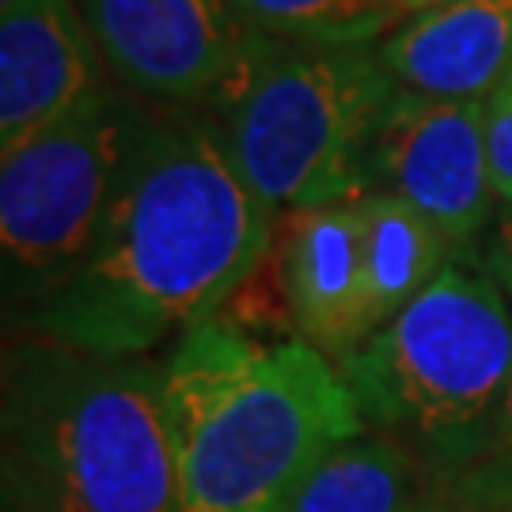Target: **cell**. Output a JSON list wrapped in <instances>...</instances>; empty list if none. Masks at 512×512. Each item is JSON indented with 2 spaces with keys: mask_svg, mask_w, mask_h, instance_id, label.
<instances>
[{
  "mask_svg": "<svg viewBox=\"0 0 512 512\" xmlns=\"http://www.w3.org/2000/svg\"><path fill=\"white\" fill-rule=\"evenodd\" d=\"M437 478L403 440L361 433L327 456L281 512H437Z\"/></svg>",
  "mask_w": 512,
  "mask_h": 512,
  "instance_id": "7c38bea8",
  "label": "cell"
},
{
  "mask_svg": "<svg viewBox=\"0 0 512 512\" xmlns=\"http://www.w3.org/2000/svg\"><path fill=\"white\" fill-rule=\"evenodd\" d=\"M399 80L380 46H304L255 35L220 88V133L243 179L274 209L357 202L368 194L372 133Z\"/></svg>",
  "mask_w": 512,
  "mask_h": 512,
  "instance_id": "5b68a950",
  "label": "cell"
},
{
  "mask_svg": "<svg viewBox=\"0 0 512 512\" xmlns=\"http://www.w3.org/2000/svg\"><path fill=\"white\" fill-rule=\"evenodd\" d=\"M4 4H12V0H0V8H4Z\"/></svg>",
  "mask_w": 512,
  "mask_h": 512,
  "instance_id": "ffe728a7",
  "label": "cell"
},
{
  "mask_svg": "<svg viewBox=\"0 0 512 512\" xmlns=\"http://www.w3.org/2000/svg\"><path fill=\"white\" fill-rule=\"evenodd\" d=\"M387 73L433 99H490L512 69V0H448L380 42Z\"/></svg>",
  "mask_w": 512,
  "mask_h": 512,
  "instance_id": "8fae6325",
  "label": "cell"
},
{
  "mask_svg": "<svg viewBox=\"0 0 512 512\" xmlns=\"http://www.w3.org/2000/svg\"><path fill=\"white\" fill-rule=\"evenodd\" d=\"M486 152H490L494 194L512 205V69L486 99Z\"/></svg>",
  "mask_w": 512,
  "mask_h": 512,
  "instance_id": "2e32d148",
  "label": "cell"
},
{
  "mask_svg": "<svg viewBox=\"0 0 512 512\" xmlns=\"http://www.w3.org/2000/svg\"><path fill=\"white\" fill-rule=\"evenodd\" d=\"M357 202L300 209L285 251V296L296 327L308 346L327 353L338 368L372 338Z\"/></svg>",
  "mask_w": 512,
  "mask_h": 512,
  "instance_id": "30bf717a",
  "label": "cell"
},
{
  "mask_svg": "<svg viewBox=\"0 0 512 512\" xmlns=\"http://www.w3.org/2000/svg\"><path fill=\"white\" fill-rule=\"evenodd\" d=\"M251 35L304 46H376L410 12L395 0H232Z\"/></svg>",
  "mask_w": 512,
  "mask_h": 512,
  "instance_id": "5bb4252c",
  "label": "cell"
},
{
  "mask_svg": "<svg viewBox=\"0 0 512 512\" xmlns=\"http://www.w3.org/2000/svg\"><path fill=\"white\" fill-rule=\"evenodd\" d=\"M76 0H12L0 12V148L73 114L107 80Z\"/></svg>",
  "mask_w": 512,
  "mask_h": 512,
  "instance_id": "9c48e42d",
  "label": "cell"
},
{
  "mask_svg": "<svg viewBox=\"0 0 512 512\" xmlns=\"http://www.w3.org/2000/svg\"><path fill=\"white\" fill-rule=\"evenodd\" d=\"M365 179L368 194H395L425 213L452 247L478 243L497 202L486 99H433L399 84L372 133Z\"/></svg>",
  "mask_w": 512,
  "mask_h": 512,
  "instance_id": "52a82bcc",
  "label": "cell"
},
{
  "mask_svg": "<svg viewBox=\"0 0 512 512\" xmlns=\"http://www.w3.org/2000/svg\"><path fill=\"white\" fill-rule=\"evenodd\" d=\"M482 266H486V277L512 300V217H505L494 228V236L482 251Z\"/></svg>",
  "mask_w": 512,
  "mask_h": 512,
  "instance_id": "e0dca14e",
  "label": "cell"
},
{
  "mask_svg": "<svg viewBox=\"0 0 512 512\" xmlns=\"http://www.w3.org/2000/svg\"><path fill=\"white\" fill-rule=\"evenodd\" d=\"M164 403L183 512H281L323 459L368 429L327 353L258 346L217 319L175 342Z\"/></svg>",
  "mask_w": 512,
  "mask_h": 512,
  "instance_id": "7a4b0ae2",
  "label": "cell"
},
{
  "mask_svg": "<svg viewBox=\"0 0 512 512\" xmlns=\"http://www.w3.org/2000/svg\"><path fill=\"white\" fill-rule=\"evenodd\" d=\"M376 433L403 440L440 494L490 452L512 380V308L486 274L448 262L437 281L342 365Z\"/></svg>",
  "mask_w": 512,
  "mask_h": 512,
  "instance_id": "277c9868",
  "label": "cell"
},
{
  "mask_svg": "<svg viewBox=\"0 0 512 512\" xmlns=\"http://www.w3.org/2000/svg\"><path fill=\"white\" fill-rule=\"evenodd\" d=\"M395 4H403L406 12H425V8H437V4H448V0H395Z\"/></svg>",
  "mask_w": 512,
  "mask_h": 512,
  "instance_id": "ac0fdd59",
  "label": "cell"
},
{
  "mask_svg": "<svg viewBox=\"0 0 512 512\" xmlns=\"http://www.w3.org/2000/svg\"><path fill=\"white\" fill-rule=\"evenodd\" d=\"M4 512H183L164 365L23 334L4 349Z\"/></svg>",
  "mask_w": 512,
  "mask_h": 512,
  "instance_id": "3957f363",
  "label": "cell"
},
{
  "mask_svg": "<svg viewBox=\"0 0 512 512\" xmlns=\"http://www.w3.org/2000/svg\"><path fill=\"white\" fill-rule=\"evenodd\" d=\"M76 8L114 80L148 99L217 95L255 46L232 0H76Z\"/></svg>",
  "mask_w": 512,
  "mask_h": 512,
  "instance_id": "ba28073f",
  "label": "cell"
},
{
  "mask_svg": "<svg viewBox=\"0 0 512 512\" xmlns=\"http://www.w3.org/2000/svg\"><path fill=\"white\" fill-rule=\"evenodd\" d=\"M361 266L368 330L376 334L418 300L448 266L452 243L433 220L395 194L361 198Z\"/></svg>",
  "mask_w": 512,
  "mask_h": 512,
  "instance_id": "4fadbf2b",
  "label": "cell"
},
{
  "mask_svg": "<svg viewBox=\"0 0 512 512\" xmlns=\"http://www.w3.org/2000/svg\"><path fill=\"white\" fill-rule=\"evenodd\" d=\"M459 509H512V380L497 414L490 452L456 486Z\"/></svg>",
  "mask_w": 512,
  "mask_h": 512,
  "instance_id": "9a60e30c",
  "label": "cell"
},
{
  "mask_svg": "<svg viewBox=\"0 0 512 512\" xmlns=\"http://www.w3.org/2000/svg\"><path fill=\"white\" fill-rule=\"evenodd\" d=\"M145 122L148 107L137 95L103 84L73 114L4 152L0 247L12 319L35 311L80 270Z\"/></svg>",
  "mask_w": 512,
  "mask_h": 512,
  "instance_id": "8992f818",
  "label": "cell"
},
{
  "mask_svg": "<svg viewBox=\"0 0 512 512\" xmlns=\"http://www.w3.org/2000/svg\"><path fill=\"white\" fill-rule=\"evenodd\" d=\"M274 217L217 122L148 110L88 258L19 323L92 357H145L255 274Z\"/></svg>",
  "mask_w": 512,
  "mask_h": 512,
  "instance_id": "6da1fadb",
  "label": "cell"
},
{
  "mask_svg": "<svg viewBox=\"0 0 512 512\" xmlns=\"http://www.w3.org/2000/svg\"><path fill=\"white\" fill-rule=\"evenodd\" d=\"M456 512H512V509H456Z\"/></svg>",
  "mask_w": 512,
  "mask_h": 512,
  "instance_id": "d6986e66",
  "label": "cell"
}]
</instances>
